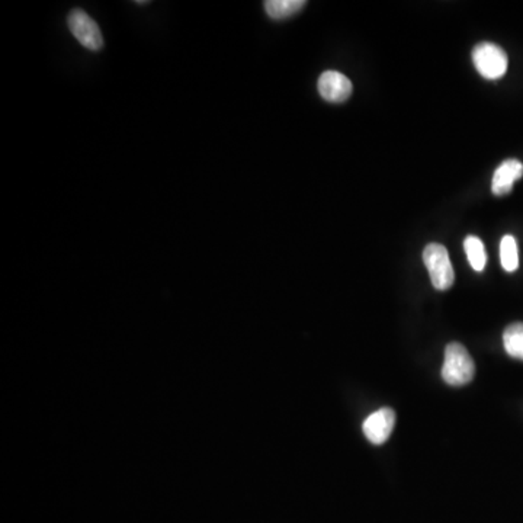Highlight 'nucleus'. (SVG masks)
Returning a JSON list of instances; mask_svg holds the SVG:
<instances>
[{
  "mask_svg": "<svg viewBox=\"0 0 523 523\" xmlns=\"http://www.w3.org/2000/svg\"><path fill=\"white\" fill-rule=\"evenodd\" d=\"M70 31L81 46L90 51H99L104 47V37L98 23L81 9H73L67 18Z\"/></svg>",
  "mask_w": 523,
  "mask_h": 523,
  "instance_id": "nucleus-4",
  "label": "nucleus"
},
{
  "mask_svg": "<svg viewBox=\"0 0 523 523\" xmlns=\"http://www.w3.org/2000/svg\"><path fill=\"white\" fill-rule=\"evenodd\" d=\"M476 373L474 364L468 350L461 343H450L445 349V361L442 366L443 382L452 387H461L473 382Z\"/></svg>",
  "mask_w": 523,
  "mask_h": 523,
  "instance_id": "nucleus-1",
  "label": "nucleus"
},
{
  "mask_svg": "<svg viewBox=\"0 0 523 523\" xmlns=\"http://www.w3.org/2000/svg\"><path fill=\"white\" fill-rule=\"evenodd\" d=\"M502 266L506 272H515L519 268V253L513 236H504L501 243Z\"/></svg>",
  "mask_w": 523,
  "mask_h": 523,
  "instance_id": "nucleus-11",
  "label": "nucleus"
},
{
  "mask_svg": "<svg viewBox=\"0 0 523 523\" xmlns=\"http://www.w3.org/2000/svg\"><path fill=\"white\" fill-rule=\"evenodd\" d=\"M320 97L331 104H340L349 99L354 90L352 81L345 74L339 73L335 70L324 72L317 81Z\"/></svg>",
  "mask_w": 523,
  "mask_h": 523,
  "instance_id": "nucleus-5",
  "label": "nucleus"
},
{
  "mask_svg": "<svg viewBox=\"0 0 523 523\" xmlns=\"http://www.w3.org/2000/svg\"><path fill=\"white\" fill-rule=\"evenodd\" d=\"M473 62L478 73L489 81L501 79L508 72V55L496 44L480 43L474 47Z\"/></svg>",
  "mask_w": 523,
  "mask_h": 523,
  "instance_id": "nucleus-3",
  "label": "nucleus"
},
{
  "mask_svg": "<svg viewBox=\"0 0 523 523\" xmlns=\"http://www.w3.org/2000/svg\"><path fill=\"white\" fill-rule=\"evenodd\" d=\"M464 249H466L467 258H468L469 265L473 266V270H477V272L484 270L485 265H487V253H485L483 242L476 236H468L464 240Z\"/></svg>",
  "mask_w": 523,
  "mask_h": 523,
  "instance_id": "nucleus-10",
  "label": "nucleus"
},
{
  "mask_svg": "<svg viewBox=\"0 0 523 523\" xmlns=\"http://www.w3.org/2000/svg\"><path fill=\"white\" fill-rule=\"evenodd\" d=\"M503 345L509 356L523 361V323H513L506 327Z\"/></svg>",
  "mask_w": 523,
  "mask_h": 523,
  "instance_id": "nucleus-9",
  "label": "nucleus"
},
{
  "mask_svg": "<svg viewBox=\"0 0 523 523\" xmlns=\"http://www.w3.org/2000/svg\"><path fill=\"white\" fill-rule=\"evenodd\" d=\"M396 424V413L392 408H380L366 417L364 422V433L373 445H382L390 438Z\"/></svg>",
  "mask_w": 523,
  "mask_h": 523,
  "instance_id": "nucleus-6",
  "label": "nucleus"
},
{
  "mask_svg": "<svg viewBox=\"0 0 523 523\" xmlns=\"http://www.w3.org/2000/svg\"><path fill=\"white\" fill-rule=\"evenodd\" d=\"M305 4V0H266L263 6L270 18L281 21L296 15Z\"/></svg>",
  "mask_w": 523,
  "mask_h": 523,
  "instance_id": "nucleus-8",
  "label": "nucleus"
},
{
  "mask_svg": "<svg viewBox=\"0 0 523 523\" xmlns=\"http://www.w3.org/2000/svg\"><path fill=\"white\" fill-rule=\"evenodd\" d=\"M523 176V165L516 159L504 160L493 175L492 191L494 195L503 196L512 193L516 181Z\"/></svg>",
  "mask_w": 523,
  "mask_h": 523,
  "instance_id": "nucleus-7",
  "label": "nucleus"
},
{
  "mask_svg": "<svg viewBox=\"0 0 523 523\" xmlns=\"http://www.w3.org/2000/svg\"><path fill=\"white\" fill-rule=\"evenodd\" d=\"M424 262L426 265L429 275H431L432 285L439 291H447L455 281L454 268L450 263V254L447 249L439 243H431L424 247Z\"/></svg>",
  "mask_w": 523,
  "mask_h": 523,
  "instance_id": "nucleus-2",
  "label": "nucleus"
}]
</instances>
